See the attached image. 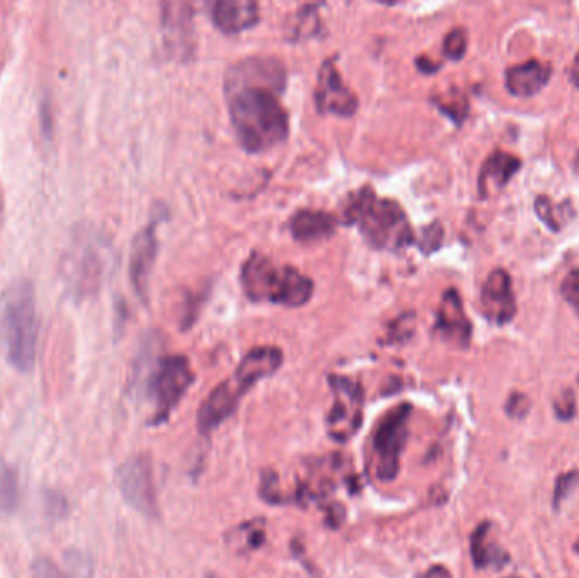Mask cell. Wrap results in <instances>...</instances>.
I'll use <instances>...</instances> for the list:
<instances>
[{
  "label": "cell",
  "instance_id": "1",
  "mask_svg": "<svg viewBox=\"0 0 579 578\" xmlns=\"http://www.w3.org/2000/svg\"><path fill=\"white\" fill-rule=\"evenodd\" d=\"M287 70L271 56H251L232 65L224 78L227 107L239 145L261 153L282 145L290 134V119L280 95Z\"/></svg>",
  "mask_w": 579,
  "mask_h": 578
},
{
  "label": "cell",
  "instance_id": "2",
  "mask_svg": "<svg viewBox=\"0 0 579 578\" xmlns=\"http://www.w3.org/2000/svg\"><path fill=\"white\" fill-rule=\"evenodd\" d=\"M342 217L348 226H358L359 233L376 250L400 251L414 243V229L402 206L380 199L370 187L349 195Z\"/></svg>",
  "mask_w": 579,
  "mask_h": 578
},
{
  "label": "cell",
  "instance_id": "3",
  "mask_svg": "<svg viewBox=\"0 0 579 578\" xmlns=\"http://www.w3.org/2000/svg\"><path fill=\"white\" fill-rule=\"evenodd\" d=\"M38 333L33 284L17 280L7 287L0 301V350L11 367L19 372H29L34 367Z\"/></svg>",
  "mask_w": 579,
  "mask_h": 578
},
{
  "label": "cell",
  "instance_id": "4",
  "mask_svg": "<svg viewBox=\"0 0 579 578\" xmlns=\"http://www.w3.org/2000/svg\"><path fill=\"white\" fill-rule=\"evenodd\" d=\"M283 363V353L276 346H260L249 351L231 377L217 385L200 406L199 431L209 434L236 411L239 402L263 378L275 375Z\"/></svg>",
  "mask_w": 579,
  "mask_h": 578
},
{
  "label": "cell",
  "instance_id": "5",
  "mask_svg": "<svg viewBox=\"0 0 579 578\" xmlns=\"http://www.w3.org/2000/svg\"><path fill=\"white\" fill-rule=\"evenodd\" d=\"M244 294L254 302L302 307L314 295V282L297 268L276 265L268 256L254 253L241 272Z\"/></svg>",
  "mask_w": 579,
  "mask_h": 578
},
{
  "label": "cell",
  "instance_id": "6",
  "mask_svg": "<svg viewBox=\"0 0 579 578\" xmlns=\"http://www.w3.org/2000/svg\"><path fill=\"white\" fill-rule=\"evenodd\" d=\"M105 272L104 245L94 231L75 234L63 256V277L77 297L94 294Z\"/></svg>",
  "mask_w": 579,
  "mask_h": 578
},
{
  "label": "cell",
  "instance_id": "7",
  "mask_svg": "<svg viewBox=\"0 0 579 578\" xmlns=\"http://www.w3.org/2000/svg\"><path fill=\"white\" fill-rule=\"evenodd\" d=\"M195 380L190 363L182 355H170L156 363L148 377V394L155 402L153 424L165 423Z\"/></svg>",
  "mask_w": 579,
  "mask_h": 578
},
{
  "label": "cell",
  "instance_id": "8",
  "mask_svg": "<svg viewBox=\"0 0 579 578\" xmlns=\"http://www.w3.org/2000/svg\"><path fill=\"white\" fill-rule=\"evenodd\" d=\"M410 417L412 406L400 404L386 412L376 428L373 450L376 455V473L381 482H392L400 472V456L409 438Z\"/></svg>",
  "mask_w": 579,
  "mask_h": 578
},
{
  "label": "cell",
  "instance_id": "9",
  "mask_svg": "<svg viewBox=\"0 0 579 578\" xmlns=\"http://www.w3.org/2000/svg\"><path fill=\"white\" fill-rule=\"evenodd\" d=\"M334 404L327 417V431L332 440L346 443L358 433L363 423V389L348 377H329Z\"/></svg>",
  "mask_w": 579,
  "mask_h": 578
},
{
  "label": "cell",
  "instance_id": "10",
  "mask_svg": "<svg viewBox=\"0 0 579 578\" xmlns=\"http://www.w3.org/2000/svg\"><path fill=\"white\" fill-rule=\"evenodd\" d=\"M117 487L124 501L141 516L155 519L158 516L153 462L149 455H136L122 463L116 472Z\"/></svg>",
  "mask_w": 579,
  "mask_h": 578
},
{
  "label": "cell",
  "instance_id": "11",
  "mask_svg": "<svg viewBox=\"0 0 579 578\" xmlns=\"http://www.w3.org/2000/svg\"><path fill=\"white\" fill-rule=\"evenodd\" d=\"M358 104V97L348 85L344 84L334 60L322 63L319 82L315 89L317 111L332 116L351 117L358 111Z\"/></svg>",
  "mask_w": 579,
  "mask_h": 578
},
{
  "label": "cell",
  "instance_id": "12",
  "mask_svg": "<svg viewBox=\"0 0 579 578\" xmlns=\"http://www.w3.org/2000/svg\"><path fill=\"white\" fill-rule=\"evenodd\" d=\"M156 229H158V221H153L141 233H138V236L134 238L131 258H129V278H131L134 292L143 302L148 301L151 272H153L156 255H158Z\"/></svg>",
  "mask_w": 579,
  "mask_h": 578
},
{
  "label": "cell",
  "instance_id": "13",
  "mask_svg": "<svg viewBox=\"0 0 579 578\" xmlns=\"http://www.w3.org/2000/svg\"><path fill=\"white\" fill-rule=\"evenodd\" d=\"M481 306L491 323L498 326L512 321L517 306H515V295H513L512 280L503 268L493 270L486 278L485 285L481 289Z\"/></svg>",
  "mask_w": 579,
  "mask_h": 578
},
{
  "label": "cell",
  "instance_id": "14",
  "mask_svg": "<svg viewBox=\"0 0 579 578\" xmlns=\"http://www.w3.org/2000/svg\"><path fill=\"white\" fill-rule=\"evenodd\" d=\"M436 331L446 341H451L461 348H468L471 340V321L464 312L463 301L458 290L449 289L442 295L441 306L437 311Z\"/></svg>",
  "mask_w": 579,
  "mask_h": 578
},
{
  "label": "cell",
  "instance_id": "15",
  "mask_svg": "<svg viewBox=\"0 0 579 578\" xmlns=\"http://www.w3.org/2000/svg\"><path fill=\"white\" fill-rule=\"evenodd\" d=\"M210 17L224 34H239L260 23V6L248 0H219L210 7Z\"/></svg>",
  "mask_w": 579,
  "mask_h": 578
},
{
  "label": "cell",
  "instance_id": "16",
  "mask_svg": "<svg viewBox=\"0 0 579 578\" xmlns=\"http://www.w3.org/2000/svg\"><path fill=\"white\" fill-rule=\"evenodd\" d=\"M551 75V65L539 60H530L508 68L505 73V85L512 95L532 97L549 84Z\"/></svg>",
  "mask_w": 579,
  "mask_h": 578
},
{
  "label": "cell",
  "instance_id": "17",
  "mask_svg": "<svg viewBox=\"0 0 579 578\" xmlns=\"http://www.w3.org/2000/svg\"><path fill=\"white\" fill-rule=\"evenodd\" d=\"M337 219L324 211L305 209L292 217L290 231L298 243L310 245L322 239L329 238L336 233Z\"/></svg>",
  "mask_w": 579,
  "mask_h": 578
},
{
  "label": "cell",
  "instance_id": "18",
  "mask_svg": "<svg viewBox=\"0 0 579 578\" xmlns=\"http://www.w3.org/2000/svg\"><path fill=\"white\" fill-rule=\"evenodd\" d=\"M522 163L517 156L507 151H495L486 158L480 172L481 197L488 195L491 185L495 189H503L512 180L513 175L519 172Z\"/></svg>",
  "mask_w": 579,
  "mask_h": 578
},
{
  "label": "cell",
  "instance_id": "19",
  "mask_svg": "<svg viewBox=\"0 0 579 578\" xmlns=\"http://www.w3.org/2000/svg\"><path fill=\"white\" fill-rule=\"evenodd\" d=\"M491 523L485 521L471 534V556L476 568H502L510 562L507 551L490 541Z\"/></svg>",
  "mask_w": 579,
  "mask_h": 578
},
{
  "label": "cell",
  "instance_id": "20",
  "mask_svg": "<svg viewBox=\"0 0 579 578\" xmlns=\"http://www.w3.org/2000/svg\"><path fill=\"white\" fill-rule=\"evenodd\" d=\"M163 23H165L166 43L175 45L178 51L185 50L183 43L190 46L192 38V11L188 4H165L163 6Z\"/></svg>",
  "mask_w": 579,
  "mask_h": 578
},
{
  "label": "cell",
  "instance_id": "21",
  "mask_svg": "<svg viewBox=\"0 0 579 578\" xmlns=\"http://www.w3.org/2000/svg\"><path fill=\"white\" fill-rule=\"evenodd\" d=\"M21 499L19 478L14 468L0 465V516H9L16 511Z\"/></svg>",
  "mask_w": 579,
  "mask_h": 578
},
{
  "label": "cell",
  "instance_id": "22",
  "mask_svg": "<svg viewBox=\"0 0 579 578\" xmlns=\"http://www.w3.org/2000/svg\"><path fill=\"white\" fill-rule=\"evenodd\" d=\"M437 107L441 109L444 114L454 119L456 123L461 124L466 114H468V101L461 92L454 90L451 94L444 95L441 99H434Z\"/></svg>",
  "mask_w": 579,
  "mask_h": 578
},
{
  "label": "cell",
  "instance_id": "23",
  "mask_svg": "<svg viewBox=\"0 0 579 578\" xmlns=\"http://www.w3.org/2000/svg\"><path fill=\"white\" fill-rule=\"evenodd\" d=\"M319 7L317 6H305L298 12V23L297 28H295V36L293 38H309V36H314L320 28L319 12H317Z\"/></svg>",
  "mask_w": 579,
  "mask_h": 578
},
{
  "label": "cell",
  "instance_id": "24",
  "mask_svg": "<svg viewBox=\"0 0 579 578\" xmlns=\"http://www.w3.org/2000/svg\"><path fill=\"white\" fill-rule=\"evenodd\" d=\"M466 48H468V34L461 28L453 29L451 33L447 34L444 45H442V51H444L446 58L454 60V62L463 58Z\"/></svg>",
  "mask_w": 579,
  "mask_h": 578
},
{
  "label": "cell",
  "instance_id": "25",
  "mask_svg": "<svg viewBox=\"0 0 579 578\" xmlns=\"http://www.w3.org/2000/svg\"><path fill=\"white\" fill-rule=\"evenodd\" d=\"M579 484L578 470H571V472L563 473L561 477H557L556 489H554V497H552V506L554 509L561 507V502L573 492L574 487Z\"/></svg>",
  "mask_w": 579,
  "mask_h": 578
},
{
  "label": "cell",
  "instance_id": "26",
  "mask_svg": "<svg viewBox=\"0 0 579 578\" xmlns=\"http://www.w3.org/2000/svg\"><path fill=\"white\" fill-rule=\"evenodd\" d=\"M442 241H444V229H442L441 223H432L431 226L424 229L419 243L420 250L425 255H432L434 251L441 248Z\"/></svg>",
  "mask_w": 579,
  "mask_h": 578
},
{
  "label": "cell",
  "instance_id": "27",
  "mask_svg": "<svg viewBox=\"0 0 579 578\" xmlns=\"http://www.w3.org/2000/svg\"><path fill=\"white\" fill-rule=\"evenodd\" d=\"M535 212L539 219H542L544 223L552 229V231H559L561 229V223H559V217H557V207H554L549 197L546 195H541L535 199Z\"/></svg>",
  "mask_w": 579,
  "mask_h": 578
},
{
  "label": "cell",
  "instance_id": "28",
  "mask_svg": "<svg viewBox=\"0 0 579 578\" xmlns=\"http://www.w3.org/2000/svg\"><path fill=\"white\" fill-rule=\"evenodd\" d=\"M554 412L561 421L573 419L574 412H576V397H574L573 390H564L563 394L557 397L554 401Z\"/></svg>",
  "mask_w": 579,
  "mask_h": 578
},
{
  "label": "cell",
  "instance_id": "29",
  "mask_svg": "<svg viewBox=\"0 0 579 578\" xmlns=\"http://www.w3.org/2000/svg\"><path fill=\"white\" fill-rule=\"evenodd\" d=\"M561 294L566 302H569L576 311H579V268L568 273V277L564 278Z\"/></svg>",
  "mask_w": 579,
  "mask_h": 578
},
{
  "label": "cell",
  "instance_id": "30",
  "mask_svg": "<svg viewBox=\"0 0 579 578\" xmlns=\"http://www.w3.org/2000/svg\"><path fill=\"white\" fill-rule=\"evenodd\" d=\"M505 411H507L508 416L513 417V419H524L530 411L529 397L520 394V392H513V394L508 397Z\"/></svg>",
  "mask_w": 579,
  "mask_h": 578
},
{
  "label": "cell",
  "instance_id": "31",
  "mask_svg": "<svg viewBox=\"0 0 579 578\" xmlns=\"http://www.w3.org/2000/svg\"><path fill=\"white\" fill-rule=\"evenodd\" d=\"M33 578H72L48 558H39L33 565Z\"/></svg>",
  "mask_w": 579,
  "mask_h": 578
},
{
  "label": "cell",
  "instance_id": "32",
  "mask_svg": "<svg viewBox=\"0 0 579 578\" xmlns=\"http://www.w3.org/2000/svg\"><path fill=\"white\" fill-rule=\"evenodd\" d=\"M414 321V314H405V316L400 317V319H398L400 328H397V326H390V340H402L403 331L409 334V336L410 334L414 333Z\"/></svg>",
  "mask_w": 579,
  "mask_h": 578
},
{
  "label": "cell",
  "instance_id": "33",
  "mask_svg": "<svg viewBox=\"0 0 579 578\" xmlns=\"http://www.w3.org/2000/svg\"><path fill=\"white\" fill-rule=\"evenodd\" d=\"M422 578H453L447 568L436 565V567L429 568L427 572L422 575Z\"/></svg>",
  "mask_w": 579,
  "mask_h": 578
},
{
  "label": "cell",
  "instance_id": "34",
  "mask_svg": "<svg viewBox=\"0 0 579 578\" xmlns=\"http://www.w3.org/2000/svg\"><path fill=\"white\" fill-rule=\"evenodd\" d=\"M569 78H571V82L579 89V53L578 56L574 58L573 67L569 70Z\"/></svg>",
  "mask_w": 579,
  "mask_h": 578
},
{
  "label": "cell",
  "instance_id": "35",
  "mask_svg": "<svg viewBox=\"0 0 579 578\" xmlns=\"http://www.w3.org/2000/svg\"><path fill=\"white\" fill-rule=\"evenodd\" d=\"M207 578H216V577H212V575H210V577H207Z\"/></svg>",
  "mask_w": 579,
  "mask_h": 578
},
{
  "label": "cell",
  "instance_id": "36",
  "mask_svg": "<svg viewBox=\"0 0 579 578\" xmlns=\"http://www.w3.org/2000/svg\"><path fill=\"white\" fill-rule=\"evenodd\" d=\"M510 578H519V577H510Z\"/></svg>",
  "mask_w": 579,
  "mask_h": 578
}]
</instances>
